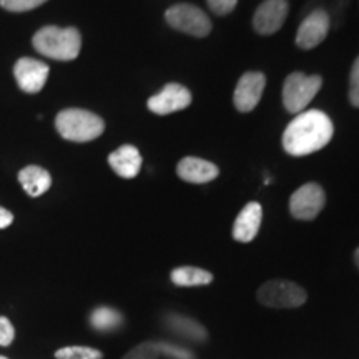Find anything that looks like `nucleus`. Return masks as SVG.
<instances>
[{"mask_svg":"<svg viewBox=\"0 0 359 359\" xmlns=\"http://www.w3.org/2000/svg\"><path fill=\"white\" fill-rule=\"evenodd\" d=\"M34 48L40 55L58 62L75 60L82 50V34L75 27L45 25L32 39Z\"/></svg>","mask_w":359,"mask_h":359,"instance_id":"2","label":"nucleus"},{"mask_svg":"<svg viewBox=\"0 0 359 359\" xmlns=\"http://www.w3.org/2000/svg\"><path fill=\"white\" fill-rule=\"evenodd\" d=\"M48 74H50V69L47 64L30 57L19 58L13 65V77L22 92L25 93H39L47 83Z\"/></svg>","mask_w":359,"mask_h":359,"instance_id":"12","label":"nucleus"},{"mask_svg":"<svg viewBox=\"0 0 359 359\" xmlns=\"http://www.w3.org/2000/svg\"><path fill=\"white\" fill-rule=\"evenodd\" d=\"M348 100L354 109H359V55L353 62L351 72H349V88H348Z\"/></svg>","mask_w":359,"mask_h":359,"instance_id":"23","label":"nucleus"},{"mask_svg":"<svg viewBox=\"0 0 359 359\" xmlns=\"http://www.w3.org/2000/svg\"><path fill=\"white\" fill-rule=\"evenodd\" d=\"M142 155L137 147L122 145L109 155V165L111 170L125 180H132L142 170Z\"/></svg>","mask_w":359,"mask_h":359,"instance_id":"15","label":"nucleus"},{"mask_svg":"<svg viewBox=\"0 0 359 359\" xmlns=\"http://www.w3.org/2000/svg\"><path fill=\"white\" fill-rule=\"evenodd\" d=\"M165 20L173 30L195 39L208 37L213 30L208 13L195 4H173L165 12Z\"/></svg>","mask_w":359,"mask_h":359,"instance_id":"5","label":"nucleus"},{"mask_svg":"<svg viewBox=\"0 0 359 359\" xmlns=\"http://www.w3.org/2000/svg\"><path fill=\"white\" fill-rule=\"evenodd\" d=\"M170 326H172L173 330H177L178 333L185 334L191 339L206 338V331L203 326H200L198 323L190 320V318L180 316V314H173V316H170Z\"/></svg>","mask_w":359,"mask_h":359,"instance_id":"19","label":"nucleus"},{"mask_svg":"<svg viewBox=\"0 0 359 359\" xmlns=\"http://www.w3.org/2000/svg\"><path fill=\"white\" fill-rule=\"evenodd\" d=\"M123 316L118 311H115L114 308H97L95 311L92 313L90 316V325H92L95 330L100 331H109V330H115L122 325Z\"/></svg>","mask_w":359,"mask_h":359,"instance_id":"18","label":"nucleus"},{"mask_svg":"<svg viewBox=\"0 0 359 359\" xmlns=\"http://www.w3.org/2000/svg\"><path fill=\"white\" fill-rule=\"evenodd\" d=\"M354 263H356V266L359 268V246L356 248V251H354Z\"/></svg>","mask_w":359,"mask_h":359,"instance_id":"28","label":"nucleus"},{"mask_svg":"<svg viewBox=\"0 0 359 359\" xmlns=\"http://www.w3.org/2000/svg\"><path fill=\"white\" fill-rule=\"evenodd\" d=\"M326 205V193L321 185L309 182L299 187L290 198L291 217L299 222H313Z\"/></svg>","mask_w":359,"mask_h":359,"instance_id":"7","label":"nucleus"},{"mask_svg":"<svg viewBox=\"0 0 359 359\" xmlns=\"http://www.w3.org/2000/svg\"><path fill=\"white\" fill-rule=\"evenodd\" d=\"M158 346H160V353L161 354L165 353V354H167V356L173 358V359H193L191 354L188 353V351H185V349L173 348V346H170L168 343H158Z\"/></svg>","mask_w":359,"mask_h":359,"instance_id":"26","label":"nucleus"},{"mask_svg":"<svg viewBox=\"0 0 359 359\" xmlns=\"http://www.w3.org/2000/svg\"><path fill=\"white\" fill-rule=\"evenodd\" d=\"M57 359H103V353L90 346H67L55 351Z\"/></svg>","mask_w":359,"mask_h":359,"instance_id":"20","label":"nucleus"},{"mask_svg":"<svg viewBox=\"0 0 359 359\" xmlns=\"http://www.w3.org/2000/svg\"><path fill=\"white\" fill-rule=\"evenodd\" d=\"M172 283L180 288H193V286H206L213 283V275L203 268L178 266L172 271Z\"/></svg>","mask_w":359,"mask_h":359,"instance_id":"17","label":"nucleus"},{"mask_svg":"<svg viewBox=\"0 0 359 359\" xmlns=\"http://www.w3.org/2000/svg\"><path fill=\"white\" fill-rule=\"evenodd\" d=\"M178 177L193 185H205L218 178L219 168L212 161L198 158V156H185L177 165Z\"/></svg>","mask_w":359,"mask_h":359,"instance_id":"14","label":"nucleus"},{"mask_svg":"<svg viewBox=\"0 0 359 359\" xmlns=\"http://www.w3.org/2000/svg\"><path fill=\"white\" fill-rule=\"evenodd\" d=\"M55 128L67 142L88 143L105 132L102 116L83 109H65L57 115Z\"/></svg>","mask_w":359,"mask_h":359,"instance_id":"3","label":"nucleus"},{"mask_svg":"<svg viewBox=\"0 0 359 359\" xmlns=\"http://www.w3.org/2000/svg\"><path fill=\"white\" fill-rule=\"evenodd\" d=\"M323 87L321 75H306L303 72H293L283 83V105L286 111L298 115L308 109L313 98Z\"/></svg>","mask_w":359,"mask_h":359,"instance_id":"4","label":"nucleus"},{"mask_svg":"<svg viewBox=\"0 0 359 359\" xmlns=\"http://www.w3.org/2000/svg\"><path fill=\"white\" fill-rule=\"evenodd\" d=\"M331 17L325 8H314L304 17L296 32L294 43L302 50H313L323 43L330 34Z\"/></svg>","mask_w":359,"mask_h":359,"instance_id":"8","label":"nucleus"},{"mask_svg":"<svg viewBox=\"0 0 359 359\" xmlns=\"http://www.w3.org/2000/svg\"><path fill=\"white\" fill-rule=\"evenodd\" d=\"M13 339H15V327L8 318L0 316V346H11Z\"/></svg>","mask_w":359,"mask_h":359,"instance_id":"25","label":"nucleus"},{"mask_svg":"<svg viewBox=\"0 0 359 359\" xmlns=\"http://www.w3.org/2000/svg\"><path fill=\"white\" fill-rule=\"evenodd\" d=\"M263 219V208L258 201H250L243 206L233 224V240L238 243H250L257 238Z\"/></svg>","mask_w":359,"mask_h":359,"instance_id":"13","label":"nucleus"},{"mask_svg":"<svg viewBox=\"0 0 359 359\" xmlns=\"http://www.w3.org/2000/svg\"><path fill=\"white\" fill-rule=\"evenodd\" d=\"M191 92L182 83H167L158 93L148 98L147 107L151 114L165 116L185 110L191 105Z\"/></svg>","mask_w":359,"mask_h":359,"instance_id":"9","label":"nucleus"},{"mask_svg":"<svg viewBox=\"0 0 359 359\" xmlns=\"http://www.w3.org/2000/svg\"><path fill=\"white\" fill-rule=\"evenodd\" d=\"M48 0H0V7L8 12H29L40 6H43Z\"/></svg>","mask_w":359,"mask_h":359,"instance_id":"22","label":"nucleus"},{"mask_svg":"<svg viewBox=\"0 0 359 359\" xmlns=\"http://www.w3.org/2000/svg\"><path fill=\"white\" fill-rule=\"evenodd\" d=\"M333 120L321 110H304L294 115L283 132L281 143L290 156L313 155L333 140Z\"/></svg>","mask_w":359,"mask_h":359,"instance_id":"1","label":"nucleus"},{"mask_svg":"<svg viewBox=\"0 0 359 359\" xmlns=\"http://www.w3.org/2000/svg\"><path fill=\"white\" fill-rule=\"evenodd\" d=\"M257 299L266 308L294 309L306 303L308 293L294 281L269 280L258 288Z\"/></svg>","mask_w":359,"mask_h":359,"instance_id":"6","label":"nucleus"},{"mask_svg":"<svg viewBox=\"0 0 359 359\" xmlns=\"http://www.w3.org/2000/svg\"><path fill=\"white\" fill-rule=\"evenodd\" d=\"M12 223H13V215L8 212L7 208L0 206V230H4V228L11 226Z\"/></svg>","mask_w":359,"mask_h":359,"instance_id":"27","label":"nucleus"},{"mask_svg":"<svg viewBox=\"0 0 359 359\" xmlns=\"http://www.w3.org/2000/svg\"><path fill=\"white\" fill-rule=\"evenodd\" d=\"M19 182L24 191L32 198L43 195L45 191L50 190L52 177L47 170L37 165H30V167L22 168L19 172Z\"/></svg>","mask_w":359,"mask_h":359,"instance_id":"16","label":"nucleus"},{"mask_svg":"<svg viewBox=\"0 0 359 359\" xmlns=\"http://www.w3.org/2000/svg\"><path fill=\"white\" fill-rule=\"evenodd\" d=\"M288 13V0H263L255 11L251 24H253L255 32L268 37V35L276 34L285 25Z\"/></svg>","mask_w":359,"mask_h":359,"instance_id":"10","label":"nucleus"},{"mask_svg":"<svg viewBox=\"0 0 359 359\" xmlns=\"http://www.w3.org/2000/svg\"><path fill=\"white\" fill-rule=\"evenodd\" d=\"M160 346L155 341H145L130 349L122 359H160Z\"/></svg>","mask_w":359,"mask_h":359,"instance_id":"21","label":"nucleus"},{"mask_svg":"<svg viewBox=\"0 0 359 359\" xmlns=\"http://www.w3.org/2000/svg\"><path fill=\"white\" fill-rule=\"evenodd\" d=\"M206 6L212 11L215 15L224 17L230 15L238 6V0H206Z\"/></svg>","mask_w":359,"mask_h":359,"instance_id":"24","label":"nucleus"},{"mask_svg":"<svg viewBox=\"0 0 359 359\" xmlns=\"http://www.w3.org/2000/svg\"><path fill=\"white\" fill-rule=\"evenodd\" d=\"M0 359H8V358H6V356H0Z\"/></svg>","mask_w":359,"mask_h":359,"instance_id":"29","label":"nucleus"},{"mask_svg":"<svg viewBox=\"0 0 359 359\" xmlns=\"http://www.w3.org/2000/svg\"><path fill=\"white\" fill-rule=\"evenodd\" d=\"M264 87H266V77L263 72H245L238 80L235 93H233L235 109L240 114L253 111L262 100Z\"/></svg>","mask_w":359,"mask_h":359,"instance_id":"11","label":"nucleus"}]
</instances>
